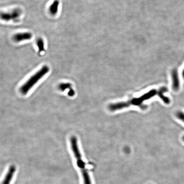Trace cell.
Returning <instances> with one entry per match:
<instances>
[{
    "label": "cell",
    "mask_w": 184,
    "mask_h": 184,
    "mask_svg": "<svg viewBox=\"0 0 184 184\" xmlns=\"http://www.w3.org/2000/svg\"><path fill=\"white\" fill-rule=\"evenodd\" d=\"M70 145L76 159L77 165L80 168L83 177L84 184H92L90 176L88 171L86 168V165L83 161L81 156L77 143V140L76 137L72 136L70 139Z\"/></svg>",
    "instance_id": "cell-1"
},
{
    "label": "cell",
    "mask_w": 184,
    "mask_h": 184,
    "mask_svg": "<svg viewBox=\"0 0 184 184\" xmlns=\"http://www.w3.org/2000/svg\"><path fill=\"white\" fill-rule=\"evenodd\" d=\"M157 93V91L155 90H152L139 98H133L126 102L111 104L109 105L108 108L111 111H114L124 108H128L130 106V105L138 106L141 107L143 106L142 105V103L154 96Z\"/></svg>",
    "instance_id": "cell-2"
},
{
    "label": "cell",
    "mask_w": 184,
    "mask_h": 184,
    "mask_svg": "<svg viewBox=\"0 0 184 184\" xmlns=\"http://www.w3.org/2000/svg\"><path fill=\"white\" fill-rule=\"evenodd\" d=\"M50 71V68L47 65H45L37 71L35 74L31 77L27 81L25 84H23L20 89V92L23 94L26 95L28 93L30 90L35 84L38 83L39 80H41L44 76L47 74Z\"/></svg>",
    "instance_id": "cell-3"
},
{
    "label": "cell",
    "mask_w": 184,
    "mask_h": 184,
    "mask_svg": "<svg viewBox=\"0 0 184 184\" xmlns=\"http://www.w3.org/2000/svg\"><path fill=\"white\" fill-rule=\"evenodd\" d=\"M21 15V11L19 9H16L11 12L0 13V19L5 21H16Z\"/></svg>",
    "instance_id": "cell-4"
},
{
    "label": "cell",
    "mask_w": 184,
    "mask_h": 184,
    "mask_svg": "<svg viewBox=\"0 0 184 184\" xmlns=\"http://www.w3.org/2000/svg\"><path fill=\"white\" fill-rule=\"evenodd\" d=\"M33 35L30 32H23L15 34L13 37V40L16 42H20L24 41L29 40L31 39Z\"/></svg>",
    "instance_id": "cell-5"
},
{
    "label": "cell",
    "mask_w": 184,
    "mask_h": 184,
    "mask_svg": "<svg viewBox=\"0 0 184 184\" xmlns=\"http://www.w3.org/2000/svg\"><path fill=\"white\" fill-rule=\"evenodd\" d=\"M16 172V166L15 165L10 166L9 168L8 172L4 177L2 184H10Z\"/></svg>",
    "instance_id": "cell-6"
},
{
    "label": "cell",
    "mask_w": 184,
    "mask_h": 184,
    "mask_svg": "<svg viewBox=\"0 0 184 184\" xmlns=\"http://www.w3.org/2000/svg\"><path fill=\"white\" fill-rule=\"evenodd\" d=\"M172 87H173V90L175 91L178 90L179 88L180 83H179L178 72L176 69H174L172 72Z\"/></svg>",
    "instance_id": "cell-7"
},
{
    "label": "cell",
    "mask_w": 184,
    "mask_h": 184,
    "mask_svg": "<svg viewBox=\"0 0 184 184\" xmlns=\"http://www.w3.org/2000/svg\"><path fill=\"white\" fill-rule=\"evenodd\" d=\"M59 5L60 2L59 0H54L53 1L49 8V11L51 15L54 16L57 13L58 11Z\"/></svg>",
    "instance_id": "cell-8"
},
{
    "label": "cell",
    "mask_w": 184,
    "mask_h": 184,
    "mask_svg": "<svg viewBox=\"0 0 184 184\" xmlns=\"http://www.w3.org/2000/svg\"><path fill=\"white\" fill-rule=\"evenodd\" d=\"M166 88H161L158 92V95H159L160 98L163 100L164 102L167 104H168L170 103V99L168 97L165 96L163 94L165 92H166Z\"/></svg>",
    "instance_id": "cell-9"
},
{
    "label": "cell",
    "mask_w": 184,
    "mask_h": 184,
    "mask_svg": "<svg viewBox=\"0 0 184 184\" xmlns=\"http://www.w3.org/2000/svg\"><path fill=\"white\" fill-rule=\"evenodd\" d=\"M37 47L38 48V51L39 53L44 52L45 50L44 43L42 38H38L36 42Z\"/></svg>",
    "instance_id": "cell-10"
},
{
    "label": "cell",
    "mask_w": 184,
    "mask_h": 184,
    "mask_svg": "<svg viewBox=\"0 0 184 184\" xmlns=\"http://www.w3.org/2000/svg\"><path fill=\"white\" fill-rule=\"evenodd\" d=\"M71 86V84L69 83H63L60 84L59 88L61 90L64 91L67 89L70 88Z\"/></svg>",
    "instance_id": "cell-11"
},
{
    "label": "cell",
    "mask_w": 184,
    "mask_h": 184,
    "mask_svg": "<svg viewBox=\"0 0 184 184\" xmlns=\"http://www.w3.org/2000/svg\"><path fill=\"white\" fill-rule=\"evenodd\" d=\"M177 117H178L179 119L184 122V113L182 112H179L177 113Z\"/></svg>",
    "instance_id": "cell-12"
},
{
    "label": "cell",
    "mask_w": 184,
    "mask_h": 184,
    "mask_svg": "<svg viewBox=\"0 0 184 184\" xmlns=\"http://www.w3.org/2000/svg\"><path fill=\"white\" fill-rule=\"evenodd\" d=\"M75 92L73 90L71 89L69 91V93H68V95H69V96H73V95H74Z\"/></svg>",
    "instance_id": "cell-13"
},
{
    "label": "cell",
    "mask_w": 184,
    "mask_h": 184,
    "mask_svg": "<svg viewBox=\"0 0 184 184\" xmlns=\"http://www.w3.org/2000/svg\"><path fill=\"white\" fill-rule=\"evenodd\" d=\"M182 75L183 78V79H184V69H183V70Z\"/></svg>",
    "instance_id": "cell-14"
},
{
    "label": "cell",
    "mask_w": 184,
    "mask_h": 184,
    "mask_svg": "<svg viewBox=\"0 0 184 184\" xmlns=\"http://www.w3.org/2000/svg\"><path fill=\"white\" fill-rule=\"evenodd\" d=\"M183 139H184V138H183Z\"/></svg>",
    "instance_id": "cell-15"
}]
</instances>
